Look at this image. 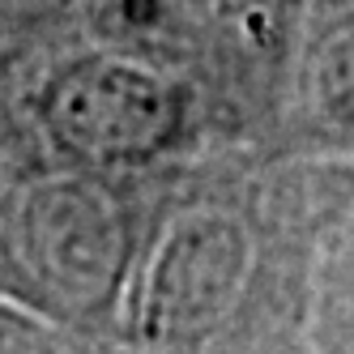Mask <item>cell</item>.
I'll use <instances>...</instances> for the list:
<instances>
[{"mask_svg":"<svg viewBox=\"0 0 354 354\" xmlns=\"http://www.w3.org/2000/svg\"><path fill=\"white\" fill-rule=\"evenodd\" d=\"M133 222L94 171L64 167L0 196V295L60 328L120 312L133 277Z\"/></svg>","mask_w":354,"mask_h":354,"instance_id":"6da1fadb","label":"cell"},{"mask_svg":"<svg viewBox=\"0 0 354 354\" xmlns=\"http://www.w3.org/2000/svg\"><path fill=\"white\" fill-rule=\"evenodd\" d=\"M35 120L68 167L94 175L129 171L180 145L188 90L149 56L107 43L47 73L35 94Z\"/></svg>","mask_w":354,"mask_h":354,"instance_id":"7a4b0ae2","label":"cell"},{"mask_svg":"<svg viewBox=\"0 0 354 354\" xmlns=\"http://www.w3.org/2000/svg\"><path fill=\"white\" fill-rule=\"evenodd\" d=\"M257 269L248 222L218 205H192L162 222L145 261L133 265L124 316L149 350H192L235 316Z\"/></svg>","mask_w":354,"mask_h":354,"instance_id":"3957f363","label":"cell"},{"mask_svg":"<svg viewBox=\"0 0 354 354\" xmlns=\"http://www.w3.org/2000/svg\"><path fill=\"white\" fill-rule=\"evenodd\" d=\"M115 39L196 60L222 77L261 82L295 52L303 0H111Z\"/></svg>","mask_w":354,"mask_h":354,"instance_id":"277c9868","label":"cell"},{"mask_svg":"<svg viewBox=\"0 0 354 354\" xmlns=\"http://www.w3.org/2000/svg\"><path fill=\"white\" fill-rule=\"evenodd\" d=\"M308 90L328 124L354 133V21L320 39L308 68Z\"/></svg>","mask_w":354,"mask_h":354,"instance_id":"5b68a950","label":"cell"},{"mask_svg":"<svg viewBox=\"0 0 354 354\" xmlns=\"http://www.w3.org/2000/svg\"><path fill=\"white\" fill-rule=\"evenodd\" d=\"M0 354H68V328L0 295Z\"/></svg>","mask_w":354,"mask_h":354,"instance_id":"8992f818","label":"cell"},{"mask_svg":"<svg viewBox=\"0 0 354 354\" xmlns=\"http://www.w3.org/2000/svg\"><path fill=\"white\" fill-rule=\"evenodd\" d=\"M0 5H21V9H30V13H52V9L68 5V0H0Z\"/></svg>","mask_w":354,"mask_h":354,"instance_id":"52a82bcc","label":"cell"},{"mask_svg":"<svg viewBox=\"0 0 354 354\" xmlns=\"http://www.w3.org/2000/svg\"><path fill=\"white\" fill-rule=\"evenodd\" d=\"M0 196H5V167H0Z\"/></svg>","mask_w":354,"mask_h":354,"instance_id":"ba28073f","label":"cell"}]
</instances>
